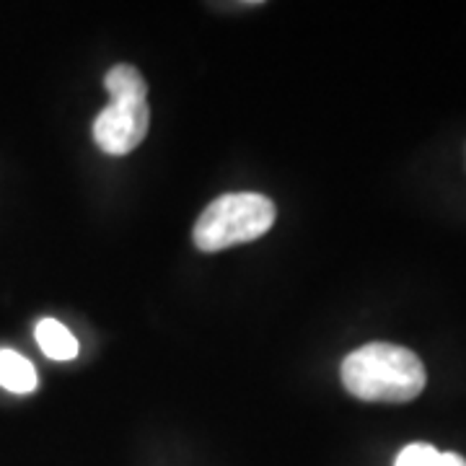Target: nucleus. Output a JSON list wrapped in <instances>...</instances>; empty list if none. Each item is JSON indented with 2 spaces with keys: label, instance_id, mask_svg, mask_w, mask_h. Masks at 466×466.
Returning <instances> with one entry per match:
<instances>
[{
  "label": "nucleus",
  "instance_id": "1",
  "mask_svg": "<svg viewBox=\"0 0 466 466\" xmlns=\"http://www.w3.org/2000/svg\"><path fill=\"white\" fill-rule=\"evenodd\" d=\"M428 373L412 350L391 342H370L350 352L342 363V383L363 401H412L422 394Z\"/></svg>",
  "mask_w": 466,
  "mask_h": 466
},
{
  "label": "nucleus",
  "instance_id": "2",
  "mask_svg": "<svg viewBox=\"0 0 466 466\" xmlns=\"http://www.w3.org/2000/svg\"><path fill=\"white\" fill-rule=\"evenodd\" d=\"M275 213V205L265 195L231 192L202 210L192 238L202 251H220L249 244L272 228Z\"/></svg>",
  "mask_w": 466,
  "mask_h": 466
},
{
  "label": "nucleus",
  "instance_id": "3",
  "mask_svg": "<svg viewBox=\"0 0 466 466\" xmlns=\"http://www.w3.org/2000/svg\"><path fill=\"white\" fill-rule=\"evenodd\" d=\"M148 101H112L94 122V140L109 156L135 150L148 133Z\"/></svg>",
  "mask_w": 466,
  "mask_h": 466
},
{
  "label": "nucleus",
  "instance_id": "4",
  "mask_svg": "<svg viewBox=\"0 0 466 466\" xmlns=\"http://www.w3.org/2000/svg\"><path fill=\"white\" fill-rule=\"evenodd\" d=\"M34 337L52 360H73L78 355V339L57 319H42L34 329Z\"/></svg>",
  "mask_w": 466,
  "mask_h": 466
},
{
  "label": "nucleus",
  "instance_id": "5",
  "mask_svg": "<svg viewBox=\"0 0 466 466\" xmlns=\"http://www.w3.org/2000/svg\"><path fill=\"white\" fill-rule=\"evenodd\" d=\"M0 386L11 394H32L36 389V370L16 350H0Z\"/></svg>",
  "mask_w": 466,
  "mask_h": 466
},
{
  "label": "nucleus",
  "instance_id": "6",
  "mask_svg": "<svg viewBox=\"0 0 466 466\" xmlns=\"http://www.w3.org/2000/svg\"><path fill=\"white\" fill-rule=\"evenodd\" d=\"M104 86L112 101H146V94H148V86L143 81L140 70L133 66L112 67L104 78Z\"/></svg>",
  "mask_w": 466,
  "mask_h": 466
},
{
  "label": "nucleus",
  "instance_id": "7",
  "mask_svg": "<svg viewBox=\"0 0 466 466\" xmlns=\"http://www.w3.org/2000/svg\"><path fill=\"white\" fill-rule=\"evenodd\" d=\"M438 461H441V451H435L428 443H412L401 449L394 466H438Z\"/></svg>",
  "mask_w": 466,
  "mask_h": 466
},
{
  "label": "nucleus",
  "instance_id": "8",
  "mask_svg": "<svg viewBox=\"0 0 466 466\" xmlns=\"http://www.w3.org/2000/svg\"><path fill=\"white\" fill-rule=\"evenodd\" d=\"M438 466H466V461L459 453H441V461Z\"/></svg>",
  "mask_w": 466,
  "mask_h": 466
}]
</instances>
